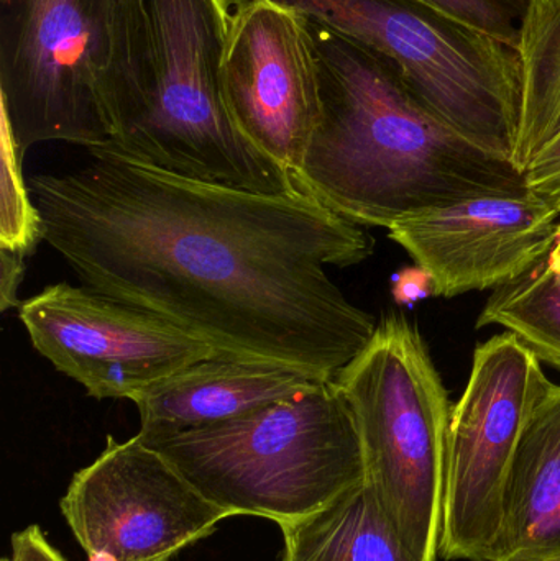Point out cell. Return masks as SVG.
Instances as JSON below:
<instances>
[{"label":"cell","instance_id":"obj_1","mask_svg":"<svg viewBox=\"0 0 560 561\" xmlns=\"http://www.w3.org/2000/svg\"><path fill=\"white\" fill-rule=\"evenodd\" d=\"M88 164L33 174L48 243L84 286L147 310L222 355L332 381L377 332L325 268L374 255L367 230L302 187L256 193L132 160L108 145Z\"/></svg>","mask_w":560,"mask_h":561},{"label":"cell","instance_id":"obj_2","mask_svg":"<svg viewBox=\"0 0 560 561\" xmlns=\"http://www.w3.org/2000/svg\"><path fill=\"white\" fill-rule=\"evenodd\" d=\"M311 26L322 117L295 183L319 203L357 226L390 229L473 199L532 194L522 170L437 118L393 62L315 20Z\"/></svg>","mask_w":560,"mask_h":561},{"label":"cell","instance_id":"obj_3","mask_svg":"<svg viewBox=\"0 0 560 561\" xmlns=\"http://www.w3.org/2000/svg\"><path fill=\"white\" fill-rule=\"evenodd\" d=\"M230 16L226 0H111L105 145L190 180L288 193L298 184L240 134L224 105Z\"/></svg>","mask_w":560,"mask_h":561},{"label":"cell","instance_id":"obj_4","mask_svg":"<svg viewBox=\"0 0 560 561\" xmlns=\"http://www.w3.org/2000/svg\"><path fill=\"white\" fill-rule=\"evenodd\" d=\"M141 440L230 516L278 526L367 480L361 431L334 379L229 421Z\"/></svg>","mask_w":560,"mask_h":561},{"label":"cell","instance_id":"obj_5","mask_svg":"<svg viewBox=\"0 0 560 561\" xmlns=\"http://www.w3.org/2000/svg\"><path fill=\"white\" fill-rule=\"evenodd\" d=\"M334 381L385 513L418 561H437L453 408L423 339L403 316L385 317Z\"/></svg>","mask_w":560,"mask_h":561},{"label":"cell","instance_id":"obj_6","mask_svg":"<svg viewBox=\"0 0 560 561\" xmlns=\"http://www.w3.org/2000/svg\"><path fill=\"white\" fill-rule=\"evenodd\" d=\"M226 2L233 10L250 0ZM275 2L385 56L437 118L482 150L513 163L519 124L518 68L516 53L508 46L413 0Z\"/></svg>","mask_w":560,"mask_h":561},{"label":"cell","instance_id":"obj_7","mask_svg":"<svg viewBox=\"0 0 560 561\" xmlns=\"http://www.w3.org/2000/svg\"><path fill=\"white\" fill-rule=\"evenodd\" d=\"M2 122L20 157L48 141L111 140L104 107L111 0H2Z\"/></svg>","mask_w":560,"mask_h":561},{"label":"cell","instance_id":"obj_8","mask_svg":"<svg viewBox=\"0 0 560 561\" xmlns=\"http://www.w3.org/2000/svg\"><path fill=\"white\" fill-rule=\"evenodd\" d=\"M555 382L538 356L503 333L477 346L447 437L443 524L444 560L495 561L506 481L523 432Z\"/></svg>","mask_w":560,"mask_h":561},{"label":"cell","instance_id":"obj_9","mask_svg":"<svg viewBox=\"0 0 560 561\" xmlns=\"http://www.w3.org/2000/svg\"><path fill=\"white\" fill-rule=\"evenodd\" d=\"M62 517L88 561H171L230 516L138 434L72 477Z\"/></svg>","mask_w":560,"mask_h":561},{"label":"cell","instance_id":"obj_10","mask_svg":"<svg viewBox=\"0 0 560 561\" xmlns=\"http://www.w3.org/2000/svg\"><path fill=\"white\" fill-rule=\"evenodd\" d=\"M33 348L94 399L132 402L168 376L216 355L168 320L91 287L52 284L20 302Z\"/></svg>","mask_w":560,"mask_h":561},{"label":"cell","instance_id":"obj_11","mask_svg":"<svg viewBox=\"0 0 560 561\" xmlns=\"http://www.w3.org/2000/svg\"><path fill=\"white\" fill-rule=\"evenodd\" d=\"M220 92L240 134L295 180L322 117L311 20L275 0L233 9Z\"/></svg>","mask_w":560,"mask_h":561},{"label":"cell","instance_id":"obj_12","mask_svg":"<svg viewBox=\"0 0 560 561\" xmlns=\"http://www.w3.org/2000/svg\"><path fill=\"white\" fill-rule=\"evenodd\" d=\"M558 219L538 197H483L400 220L388 229L436 296L496 289L549 259Z\"/></svg>","mask_w":560,"mask_h":561},{"label":"cell","instance_id":"obj_13","mask_svg":"<svg viewBox=\"0 0 560 561\" xmlns=\"http://www.w3.org/2000/svg\"><path fill=\"white\" fill-rule=\"evenodd\" d=\"M325 379L265 359L216 355L161 379L134 404L141 438L167 437L249 414Z\"/></svg>","mask_w":560,"mask_h":561},{"label":"cell","instance_id":"obj_14","mask_svg":"<svg viewBox=\"0 0 560 561\" xmlns=\"http://www.w3.org/2000/svg\"><path fill=\"white\" fill-rule=\"evenodd\" d=\"M508 556L560 559L558 385L533 412L506 481L499 559Z\"/></svg>","mask_w":560,"mask_h":561},{"label":"cell","instance_id":"obj_15","mask_svg":"<svg viewBox=\"0 0 560 561\" xmlns=\"http://www.w3.org/2000/svg\"><path fill=\"white\" fill-rule=\"evenodd\" d=\"M279 529L276 561H418L367 480Z\"/></svg>","mask_w":560,"mask_h":561},{"label":"cell","instance_id":"obj_16","mask_svg":"<svg viewBox=\"0 0 560 561\" xmlns=\"http://www.w3.org/2000/svg\"><path fill=\"white\" fill-rule=\"evenodd\" d=\"M516 168L525 173L560 131V0H528L518 48Z\"/></svg>","mask_w":560,"mask_h":561},{"label":"cell","instance_id":"obj_17","mask_svg":"<svg viewBox=\"0 0 560 561\" xmlns=\"http://www.w3.org/2000/svg\"><path fill=\"white\" fill-rule=\"evenodd\" d=\"M500 325L515 333L539 359L560 369V272L541 265L493 289L477 327Z\"/></svg>","mask_w":560,"mask_h":561},{"label":"cell","instance_id":"obj_18","mask_svg":"<svg viewBox=\"0 0 560 561\" xmlns=\"http://www.w3.org/2000/svg\"><path fill=\"white\" fill-rule=\"evenodd\" d=\"M12 199L2 210L3 250L30 255L43 240L42 217L33 203L28 181L22 176V157L7 128H3V199Z\"/></svg>","mask_w":560,"mask_h":561},{"label":"cell","instance_id":"obj_19","mask_svg":"<svg viewBox=\"0 0 560 561\" xmlns=\"http://www.w3.org/2000/svg\"><path fill=\"white\" fill-rule=\"evenodd\" d=\"M516 53L528 0H413Z\"/></svg>","mask_w":560,"mask_h":561},{"label":"cell","instance_id":"obj_20","mask_svg":"<svg viewBox=\"0 0 560 561\" xmlns=\"http://www.w3.org/2000/svg\"><path fill=\"white\" fill-rule=\"evenodd\" d=\"M525 174L533 196L560 216V131L536 154Z\"/></svg>","mask_w":560,"mask_h":561},{"label":"cell","instance_id":"obj_21","mask_svg":"<svg viewBox=\"0 0 560 561\" xmlns=\"http://www.w3.org/2000/svg\"><path fill=\"white\" fill-rule=\"evenodd\" d=\"M10 561H68L46 539L38 526H30L12 536Z\"/></svg>","mask_w":560,"mask_h":561},{"label":"cell","instance_id":"obj_22","mask_svg":"<svg viewBox=\"0 0 560 561\" xmlns=\"http://www.w3.org/2000/svg\"><path fill=\"white\" fill-rule=\"evenodd\" d=\"M25 253L2 249V310L19 307L16 289L25 273Z\"/></svg>","mask_w":560,"mask_h":561},{"label":"cell","instance_id":"obj_23","mask_svg":"<svg viewBox=\"0 0 560 561\" xmlns=\"http://www.w3.org/2000/svg\"><path fill=\"white\" fill-rule=\"evenodd\" d=\"M549 262L555 268H558L560 272V224L558 230V240H556L555 249H552L551 255H549Z\"/></svg>","mask_w":560,"mask_h":561},{"label":"cell","instance_id":"obj_24","mask_svg":"<svg viewBox=\"0 0 560 561\" xmlns=\"http://www.w3.org/2000/svg\"><path fill=\"white\" fill-rule=\"evenodd\" d=\"M495 561H560V559H533V557L508 556Z\"/></svg>","mask_w":560,"mask_h":561},{"label":"cell","instance_id":"obj_25","mask_svg":"<svg viewBox=\"0 0 560 561\" xmlns=\"http://www.w3.org/2000/svg\"><path fill=\"white\" fill-rule=\"evenodd\" d=\"M2 561H10V557H9V559H3Z\"/></svg>","mask_w":560,"mask_h":561}]
</instances>
